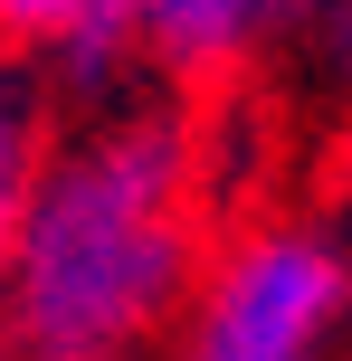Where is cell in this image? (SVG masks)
I'll return each instance as SVG.
<instances>
[{
  "instance_id": "cell-2",
  "label": "cell",
  "mask_w": 352,
  "mask_h": 361,
  "mask_svg": "<svg viewBox=\"0 0 352 361\" xmlns=\"http://www.w3.org/2000/svg\"><path fill=\"white\" fill-rule=\"evenodd\" d=\"M352 314V257L324 228H257L210 267L181 361H324Z\"/></svg>"
},
{
  "instance_id": "cell-3",
  "label": "cell",
  "mask_w": 352,
  "mask_h": 361,
  "mask_svg": "<svg viewBox=\"0 0 352 361\" xmlns=\"http://www.w3.org/2000/svg\"><path fill=\"white\" fill-rule=\"evenodd\" d=\"M315 0H143V38L171 57V67L210 76L229 57H248L257 38H277L286 19H305Z\"/></svg>"
},
{
  "instance_id": "cell-5",
  "label": "cell",
  "mask_w": 352,
  "mask_h": 361,
  "mask_svg": "<svg viewBox=\"0 0 352 361\" xmlns=\"http://www.w3.org/2000/svg\"><path fill=\"white\" fill-rule=\"evenodd\" d=\"M29 190H38V105H29V76L0 67V276H10Z\"/></svg>"
},
{
  "instance_id": "cell-4",
  "label": "cell",
  "mask_w": 352,
  "mask_h": 361,
  "mask_svg": "<svg viewBox=\"0 0 352 361\" xmlns=\"http://www.w3.org/2000/svg\"><path fill=\"white\" fill-rule=\"evenodd\" d=\"M0 29L57 48V57H67V76L105 86L114 57L143 38V0H0Z\"/></svg>"
},
{
  "instance_id": "cell-1",
  "label": "cell",
  "mask_w": 352,
  "mask_h": 361,
  "mask_svg": "<svg viewBox=\"0 0 352 361\" xmlns=\"http://www.w3.org/2000/svg\"><path fill=\"white\" fill-rule=\"evenodd\" d=\"M190 133L162 105L86 124L38 162L10 247V314L38 361H114L190 295Z\"/></svg>"
},
{
  "instance_id": "cell-6",
  "label": "cell",
  "mask_w": 352,
  "mask_h": 361,
  "mask_svg": "<svg viewBox=\"0 0 352 361\" xmlns=\"http://www.w3.org/2000/svg\"><path fill=\"white\" fill-rule=\"evenodd\" d=\"M315 38L334 57V76H352V0H315Z\"/></svg>"
}]
</instances>
